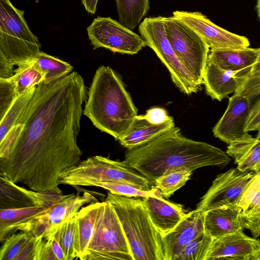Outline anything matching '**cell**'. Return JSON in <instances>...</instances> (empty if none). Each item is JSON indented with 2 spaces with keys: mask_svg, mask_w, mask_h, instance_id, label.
<instances>
[{
  "mask_svg": "<svg viewBox=\"0 0 260 260\" xmlns=\"http://www.w3.org/2000/svg\"><path fill=\"white\" fill-rule=\"evenodd\" d=\"M43 238L32 236L27 241L16 260H36L37 251Z\"/></svg>",
  "mask_w": 260,
  "mask_h": 260,
  "instance_id": "obj_39",
  "label": "cell"
},
{
  "mask_svg": "<svg viewBox=\"0 0 260 260\" xmlns=\"http://www.w3.org/2000/svg\"><path fill=\"white\" fill-rule=\"evenodd\" d=\"M142 200L151 221L161 236L172 231L186 214L180 205L170 202L162 197H145Z\"/></svg>",
  "mask_w": 260,
  "mask_h": 260,
  "instance_id": "obj_19",
  "label": "cell"
},
{
  "mask_svg": "<svg viewBox=\"0 0 260 260\" xmlns=\"http://www.w3.org/2000/svg\"><path fill=\"white\" fill-rule=\"evenodd\" d=\"M258 57V48L210 49L207 61L224 70L249 72Z\"/></svg>",
  "mask_w": 260,
  "mask_h": 260,
  "instance_id": "obj_21",
  "label": "cell"
},
{
  "mask_svg": "<svg viewBox=\"0 0 260 260\" xmlns=\"http://www.w3.org/2000/svg\"><path fill=\"white\" fill-rule=\"evenodd\" d=\"M248 73L244 85L237 93L245 95L252 100L260 95V72L253 74Z\"/></svg>",
  "mask_w": 260,
  "mask_h": 260,
  "instance_id": "obj_37",
  "label": "cell"
},
{
  "mask_svg": "<svg viewBox=\"0 0 260 260\" xmlns=\"http://www.w3.org/2000/svg\"><path fill=\"white\" fill-rule=\"evenodd\" d=\"M76 214L71 215L61 223L51 235L61 246L65 260L77 259V255L75 249Z\"/></svg>",
  "mask_w": 260,
  "mask_h": 260,
  "instance_id": "obj_29",
  "label": "cell"
},
{
  "mask_svg": "<svg viewBox=\"0 0 260 260\" xmlns=\"http://www.w3.org/2000/svg\"><path fill=\"white\" fill-rule=\"evenodd\" d=\"M37 86L18 95L0 120V141L16 124L30 105Z\"/></svg>",
  "mask_w": 260,
  "mask_h": 260,
  "instance_id": "obj_28",
  "label": "cell"
},
{
  "mask_svg": "<svg viewBox=\"0 0 260 260\" xmlns=\"http://www.w3.org/2000/svg\"><path fill=\"white\" fill-rule=\"evenodd\" d=\"M24 11L10 0H0V79L31 64L41 51L38 38L30 30Z\"/></svg>",
  "mask_w": 260,
  "mask_h": 260,
  "instance_id": "obj_4",
  "label": "cell"
},
{
  "mask_svg": "<svg viewBox=\"0 0 260 260\" xmlns=\"http://www.w3.org/2000/svg\"><path fill=\"white\" fill-rule=\"evenodd\" d=\"M119 21L131 30L141 23L150 9L149 0H115Z\"/></svg>",
  "mask_w": 260,
  "mask_h": 260,
  "instance_id": "obj_26",
  "label": "cell"
},
{
  "mask_svg": "<svg viewBox=\"0 0 260 260\" xmlns=\"http://www.w3.org/2000/svg\"><path fill=\"white\" fill-rule=\"evenodd\" d=\"M205 212L196 209L186 213L170 232L162 236L165 260H176L192 240L204 232Z\"/></svg>",
  "mask_w": 260,
  "mask_h": 260,
  "instance_id": "obj_16",
  "label": "cell"
},
{
  "mask_svg": "<svg viewBox=\"0 0 260 260\" xmlns=\"http://www.w3.org/2000/svg\"><path fill=\"white\" fill-rule=\"evenodd\" d=\"M83 186L99 187L108 190L112 194L130 198L162 197L160 191L155 186L150 191L143 190L129 184L117 182H88Z\"/></svg>",
  "mask_w": 260,
  "mask_h": 260,
  "instance_id": "obj_31",
  "label": "cell"
},
{
  "mask_svg": "<svg viewBox=\"0 0 260 260\" xmlns=\"http://www.w3.org/2000/svg\"><path fill=\"white\" fill-rule=\"evenodd\" d=\"M83 260H134L121 222L108 202H103Z\"/></svg>",
  "mask_w": 260,
  "mask_h": 260,
  "instance_id": "obj_7",
  "label": "cell"
},
{
  "mask_svg": "<svg viewBox=\"0 0 260 260\" xmlns=\"http://www.w3.org/2000/svg\"><path fill=\"white\" fill-rule=\"evenodd\" d=\"M258 49V57L257 62L252 67L248 74H253L260 72V47Z\"/></svg>",
  "mask_w": 260,
  "mask_h": 260,
  "instance_id": "obj_45",
  "label": "cell"
},
{
  "mask_svg": "<svg viewBox=\"0 0 260 260\" xmlns=\"http://www.w3.org/2000/svg\"><path fill=\"white\" fill-rule=\"evenodd\" d=\"M241 229L213 241L206 260H250L259 249L260 241L246 235Z\"/></svg>",
  "mask_w": 260,
  "mask_h": 260,
  "instance_id": "obj_17",
  "label": "cell"
},
{
  "mask_svg": "<svg viewBox=\"0 0 260 260\" xmlns=\"http://www.w3.org/2000/svg\"><path fill=\"white\" fill-rule=\"evenodd\" d=\"M165 27L178 58L201 86L210 48L195 31L173 16L165 17Z\"/></svg>",
  "mask_w": 260,
  "mask_h": 260,
  "instance_id": "obj_9",
  "label": "cell"
},
{
  "mask_svg": "<svg viewBox=\"0 0 260 260\" xmlns=\"http://www.w3.org/2000/svg\"><path fill=\"white\" fill-rule=\"evenodd\" d=\"M87 32L93 49L104 48L114 52L134 55L146 46L141 36L110 17L95 18Z\"/></svg>",
  "mask_w": 260,
  "mask_h": 260,
  "instance_id": "obj_10",
  "label": "cell"
},
{
  "mask_svg": "<svg viewBox=\"0 0 260 260\" xmlns=\"http://www.w3.org/2000/svg\"><path fill=\"white\" fill-rule=\"evenodd\" d=\"M87 95L83 78L75 71L37 86L16 123L22 122V129L0 155V175L35 191L62 192L60 176L81 161L77 137Z\"/></svg>",
  "mask_w": 260,
  "mask_h": 260,
  "instance_id": "obj_1",
  "label": "cell"
},
{
  "mask_svg": "<svg viewBox=\"0 0 260 260\" xmlns=\"http://www.w3.org/2000/svg\"><path fill=\"white\" fill-rule=\"evenodd\" d=\"M18 96L11 77L0 79V120Z\"/></svg>",
  "mask_w": 260,
  "mask_h": 260,
  "instance_id": "obj_36",
  "label": "cell"
},
{
  "mask_svg": "<svg viewBox=\"0 0 260 260\" xmlns=\"http://www.w3.org/2000/svg\"><path fill=\"white\" fill-rule=\"evenodd\" d=\"M256 10L258 18L260 20V0H256Z\"/></svg>",
  "mask_w": 260,
  "mask_h": 260,
  "instance_id": "obj_46",
  "label": "cell"
},
{
  "mask_svg": "<svg viewBox=\"0 0 260 260\" xmlns=\"http://www.w3.org/2000/svg\"><path fill=\"white\" fill-rule=\"evenodd\" d=\"M173 16L195 31L210 49H240L250 45L246 37L217 25L201 12L176 10Z\"/></svg>",
  "mask_w": 260,
  "mask_h": 260,
  "instance_id": "obj_13",
  "label": "cell"
},
{
  "mask_svg": "<svg viewBox=\"0 0 260 260\" xmlns=\"http://www.w3.org/2000/svg\"><path fill=\"white\" fill-rule=\"evenodd\" d=\"M252 100L235 92L229 98L228 107L212 129L215 137L228 145L252 136L246 131Z\"/></svg>",
  "mask_w": 260,
  "mask_h": 260,
  "instance_id": "obj_14",
  "label": "cell"
},
{
  "mask_svg": "<svg viewBox=\"0 0 260 260\" xmlns=\"http://www.w3.org/2000/svg\"><path fill=\"white\" fill-rule=\"evenodd\" d=\"M32 235L21 231L7 237L0 250V260H16L27 241Z\"/></svg>",
  "mask_w": 260,
  "mask_h": 260,
  "instance_id": "obj_35",
  "label": "cell"
},
{
  "mask_svg": "<svg viewBox=\"0 0 260 260\" xmlns=\"http://www.w3.org/2000/svg\"><path fill=\"white\" fill-rule=\"evenodd\" d=\"M81 2L88 13H95L98 0H81Z\"/></svg>",
  "mask_w": 260,
  "mask_h": 260,
  "instance_id": "obj_44",
  "label": "cell"
},
{
  "mask_svg": "<svg viewBox=\"0 0 260 260\" xmlns=\"http://www.w3.org/2000/svg\"><path fill=\"white\" fill-rule=\"evenodd\" d=\"M247 73L224 70L207 61L203 77L206 94L213 100L221 101L239 91L247 79Z\"/></svg>",
  "mask_w": 260,
  "mask_h": 260,
  "instance_id": "obj_18",
  "label": "cell"
},
{
  "mask_svg": "<svg viewBox=\"0 0 260 260\" xmlns=\"http://www.w3.org/2000/svg\"><path fill=\"white\" fill-rule=\"evenodd\" d=\"M175 126L173 117L160 124H152L136 117L125 135L119 140L121 145L131 150L143 145Z\"/></svg>",
  "mask_w": 260,
  "mask_h": 260,
  "instance_id": "obj_23",
  "label": "cell"
},
{
  "mask_svg": "<svg viewBox=\"0 0 260 260\" xmlns=\"http://www.w3.org/2000/svg\"><path fill=\"white\" fill-rule=\"evenodd\" d=\"M33 64L45 75L44 81L50 82L70 74L73 67L59 58L40 51Z\"/></svg>",
  "mask_w": 260,
  "mask_h": 260,
  "instance_id": "obj_27",
  "label": "cell"
},
{
  "mask_svg": "<svg viewBox=\"0 0 260 260\" xmlns=\"http://www.w3.org/2000/svg\"><path fill=\"white\" fill-rule=\"evenodd\" d=\"M256 137L260 140V132H257ZM254 172L255 173H260V165L256 169V170L254 171Z\"/></svg>",
  "mask_w": 260,
  "mask_h": 260,
  "instance_id": "obj_48",
  "label": "cell"
},
{
  "mask_svg": "<svg viewBox=\"0 0 260 260\" xmlns=\"http://www.w3.org/2000/svg\"><path fill=\"white\" fill-rule=\"evenodd\" d=\"M1 209L32 206L51 207L64 195L56 191L41 192L18 186L6 177L0 175Z\"/></svg>",
  "mask_w": 260,
  "mask_h": 260,
  "instance_id": "obj_15",
  "label": "cell"
},
{
  "mask_svg": "<svg viewBox=\"0 0 260 260\" xmlns=\"http://www.w3.org/2000/svg\"><path fill=\"white\" fill-rule=\"evenodd\" d=\"M250 260H260V248L251 257Z\"/></svg>",
  "mask_w": 260,
  "mask_h": 260,
  "instance_id": "obj_47",
  "label": "cell"
},
{
  "mask_svg": "<svg viewBox=\"0 0 260 260\" xmlns=\"http://www.w3.org/2000/svg\"><path fill=\"white\" fill-rule=\"evenodd\" d=\"M138 31L145 41L169 71L171 79L180 91L186 95L197 92L199 86L176 56L166 34L165 17H146Z\"/></svg>",
  "mask_w": 260,
  "mask_h": 260,
  "instance_id": "obj_8",
  "label": "cell"
},
{
  "mask_svg": "<svg viewBox=\"0 0 260 260\" xmlns=\"http://www.w3.org/2000/svg\"><path fill=\"white\" fill-rule=\"evenodd\" d=\"M241 212V208L237 204L205 212V232L215 239L242 229L239 218Z\"/></svg>",
  "mask_w": 260,
  "mask_h": 260,
  "instance_id": "obj_20",
  "label": "cell"
},
{
  "mask_svg": "<svg viewBox=\"0 0 260 260\" xmlns=\"http://www.w3.org/2000/svg\"><path fill=\"white\" fill-rule=\"evenodd\" d=\"M124 160L154 186L155 180L166 172L225 167L231 159L218 147L185 137L174 126L149 142L128 150Z\"/></svg>",
  "mask_w": 260,
  "mask_h": 260,
  "instance_id": "obj_2",
  "label": "cell"
},
{
  "mask_svg": "<svg viewBox=\"0 0 260 260\" xmlns=\"http://www.w3.org/2000/svg\"><path fill=\"white\" fill-rule=\"evenodd\" d=\"M51 207L32 206L1 209L0 241L3 242L7 237L16 233L19 225L46 212Z\"/></svg>",
  "mask_w": 260,
  "mask_h": 260,
  "instance_id": "obj_25",
  "label": "cell"
},
{
  "mask_svg": "<svg viewBox=\"0 0 260 260\" xmlns=\"http://www.w3.org/2000/svg\"><path fill=\"white\" fill-rule=\"evenodd\" d=\"M103 204L95 202L82 207L76 214L75 249L77 259L83 260L86 254Z\"/></svg>",
  "mask_w": 260,
  "mask_h": 260,
  "instance_id": "obj_22",
  "label": "cell"
},
{
  "mask_svg": "<svg viewBox=\"0 0 260 260\" xmlns=\"http://www.w3.org/2000/svg\"><path fill=\"white\" fill-rule=\"evenodd\" d=\"M137 112L120 76L109 66L99 67L83 114L97 128L119 141L130 128Z\"/></svg>",
  "mask_w": 260,
  "mask_h": 260,
  "instance_id": "obj_3",
  "label": "cell"
},
{
  "mask_svg": "<svg viewBox=\"0 0 260 260\" xmlns=\"http://www.w3.org/2000/svg\"><path fill=\"white\" fill-rule=\"evenodd\" d=\"M243 229L249 230L254 238L260 236V212L239 216Z\"/></svg>",
  "mask_w": 260,
  "mask_h": 260,
  "instance_id": "obj_38",
  "label": "cell"
},
{
  "mask_svg": "<svg viewBox=\"0 0 260 260\" xmlns=\"http://www.w3.org/2000/svg\"><path fill=\"white\" fill-rule=\"evenodd\" d=\"M192 174V171L185 169L168 171L155 180L154 186L168 198L184 185Z\"/></svg>",
  "mask_w": 260,
  "mask_h": 260,
  "instance_id": "obj_30",
  "label": "cell"
},
{
  "mask_svg": "<svg viewBox=\"0 0 260 260\" xmlns=\"http://www.w3.org/2000/svg\"><path fill=\"white\" fill-rule=\"evenodd\" d=\"M136 117L144 119L154 124L164 123L172 117L169 116L166 109L159 107L151 108L147 110L145 115H137Z\"/></svg>",
  "mask_w": 260,
  "mask_h": 260,
  "instance_id": "obj_40",
  "label": "cell"
},
{
  "mask_svg": "<svg viewBox=\"0 0 260 260\" xmlns=\"http://www.w3.org/2000/svg\"><path fill=\"white\" fill-rule=\"evenodd\" d=\"M36 260H57L50 239L42 240L38 248Z\"/></svg>",
  "mask_w": 260,
  "mask_h": 260,
  "instance_id": "obj_42",
  "label": "cell"
},
{
  "mask_svg": "<svg viewBox=\"0 0 260 260\" xmlns=\"http://www.w3.org/2000/svg\"><path fill=\"white\" fill-rule=\"evenodd\" d=\"M237 204L243 214L260 212V173H255L249 180Z\"/></svg>",
  "mask_w": 260,
  "mask_h": 260,
  "instance_id": "obj_33",
  "label": "cell"
},
{
  "mask_svg": "<svg viewBox=\"0 0 260 260\" xmlns=\"http://www.w3.org/2000/svg\"><path fill=\"white\" fill-rule=\"evenodd\" d=\"M104 201L114 207L134 260H165L162 236L151 221L142 200L108 191Z\"/></svg>",
  "mask_w": 260,
  "mask_h": 260,
  "instance_id": "obj_5",
  "label": "cell"
},
{
  "mask_svg": "<svg viewBox=\"0 0 260 260\" xmlns=\"http://www.w3.org/2000/svg\"><path fill=\"white\" fill-rule=\"evenodd\" d=\"M246 131L260 132V98L251 106Z\"/></svg>",
  "mask_w": 260,
  "mask_h": 260,
  "instance_id": "obj_41",
  "label": "cell"
},
{
  "mask_svg": "<svg viewBox=\"0 0 260 260\" xmlns=\"http://www.w3.org/2000/svg\"><path fill=\"white\" fill-rule=\"evenodd\" d=\"M226 153L241 171H253L260 165V140L252 136L228 145Z\"/></svg>",
  "mask_w": 260,
  "mask_h": 260,
  "instance_id": "obj_24",
  "label": "cell"
},
{
  "mask_svg": "<svg viewBox=\"0 0 260 260\" xmlns=\"http://www.w3.org/2000/svg\"><path fill=\"white\" fill-rule=\"evenodd\" d=\"M98 201L94 193L88 190L82 195H64L46 212L21 224L17 230L42 237L47 240L70 216L77 213L84 206Z\"/></svg>",
  "mask_w": 260,
  "mask_h": 260,
  "instance_id": "obj_11",
  "label": "cell"
},
{
  "mask_svg": "<svg viewBox=\"0 0 260 260\" xmlns=\"http://www.w3.org/2000/svg\"><path fill=\"white\" fill-rule=\"evenodd\" d=\"M15 85L17 95L37 86L45 79V75L33 63L27 67L16 69L11 77Z\"/></svg>",
  "mask_w": 260,
  "mask_h": 260,
  "instance_id": "obj_32",
  "label": "cell"
},
{
  "mask_svg": "<svg viewBox=\"0 0 260 260\" xmlns=\"http://www.w3.org/2000/svg\"><path fill=\"white\" fill-rule=\"evenodd\" d=\"M48 239H50L51 241L53 251L57 258V260H65V257L63 250L58 242L53 236H51Z\"/></svg>",
  "mask_w": 260,
  "mask_h": 260,
  "instance_id": "obj_43",
  "label": "cell"
},
{
  "mask_svg": "<svg viewBox=\"0 0 260 260\" xmlns=\"http://www.w3.org/2000/svg\"><path fill=\"white\" fill-rule=\"evenodd\" d=\"M212 241L204 231L185 246L176 260H206Z\"/></svg>",
  "mask_w": 260,
  "mask_h": 260,
  "instance_id": "obj_34",
  "label": "cell"
},
{
  "mask_svg": "<svg viewBox=\"0 0 260 260\" xmlns=\"http://www.w3.org/2000/svg\"><path fill=\"white\" fill-rule=\"evenodd\" d=\"M88 182H117L133 185L150 191L154 187L145 176L124 160H114L94 155L80 161L60 176L59 185L83 186Z\"/></svg>",
  "mask_w": 260,
  "mask_h": 260,
  "instance_id": "obj_6",
  "label": "cell"
},
{
  "mask_svg": "<svg viewBox=\"0 0 260 260\" xmlns=\"http://www.w3.org/2000/svg\"><path fill=\"white\" fill-rule=\"evenodd\" d=\"M254 174L253 171L243 172L237 168H231L217 175L201 198L196 210L205 212L221 206L237 204Z\"/></svg>",
  "mask_w": 260,
  "mask_h": 260,
  "instance_id": "obj_12",
  "label": "cell"
}]
</instances>
